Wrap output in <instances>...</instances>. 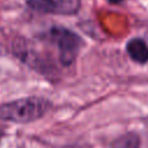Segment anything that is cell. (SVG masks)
<instances>
[{
  "label": "cell",
  "instance_id": "6",
  "mask_svg": "<svg viewBox=\"0 0 148 148\" xmlns=\"http://www.w3.org/2000/svg\"><path fill=\"white\" fill-rule=\"evenodd\" d=\"M64 148H87V147L82 146V145H69V146H66Z\"/></svg>",
  "mask_w": 148,
  "mask_h": 148
},
{
  "label": "cell",
  "instance_id": "4",
  "mask_svg": "<svg viewBox=\"0 0 148 148\" xmlns=\"http://www.w3.org/2000/svg\"><path fill=\"white\" fill-rule=\"evenodd\" d=\"M126 52L128 57L138 64H145L148 61V46L141 38H132L128 40L126 44Z\"/></svg>",
  "mask_w": 148,
  "mask_h": 148
},
{
  "label": "cell",
  "instance_id": "8",
  "mask_svg": "<svg viewBox=\"0 0 148 148\" xmlns=\"http://www.w3.org/2000/svg\"><path fill=\"white\" fill-rule=\"evenodd\" d=\"M3 133H5V130H3V127L0 125V141H1V139H2V136H3Z\"/></svg>",
  "mask_w": 148,
  "mask_h": 148
},
{
  "label": "cell",
  "instance_id": "1",
  "mask_svg": "<svg viewBox=\"0 0 148 148\" xmlns=\"http://www.w3.org/2000/svg\"><path fill=\"white\" fill-rule=\"evenodd\" d=\"M52 108V103L39 96L17 98L0 105V121L28 124L43 118Z\"/></svg>",
  "mask_w": 148,
  "mask_h": 148
},
{
  "label": "cell",
  "instance_id": "3",
  "mask_svg": "<svg viewBox=\"0 0 148 148\" xmlns=\"http://www.w3.org/2000/svg\"><path fill=\"white\" fill-rule=\"evenodd\" d=\"M35 12L52 15H75L81 8V0H25Z\"/></svg>",
  "mask_w": 148,
  "mask_h": 148
},
{
  "label": "cell",
  "instance_id": "2",
  "mask_svg": "<svg viewBox=\"0 0 148 148\" xmlns=\"http://www.w3.org/2000/svg\"><path fill=\"white\" fill-rule=\"evenodd\" d=\"M46 36L49 40L56 45L60 64L66 67L71 66L75 61L83 45L82 38L77 34L64 27H52L47 31Z\"/></svg>",
  "mask_w": 148,
  "mask_h": 148
},
{
  "label": "cell",
  "instance_id": "7",
  "mask_svg": "<svg viewBox=\"0 0 148 148\" xmlns=\"http://www.w3.org/2000/svg\"><path fill=\"white\" fill-rule=\"evenodd\" d=\"M110 3H112V5H118V3H120V2H123L124 0H108Z\"/></svg>",
  "mask_w": 148,
  "mask_h": 148
},
{
  "label": "cell",
  "instance_id": "5",
  "mask_svg": "<svg viewBox=\"0 0 148 148\" xmlns=\"http://www.w3.org/2000/svg\"><path fill=\"white\" fill-rule=\"evenodd\" d=\"M110 148H140V138L135 133H126L111 142Z\"/></svg>",
  "mask_w": 148,
  "mask_h": 148
}]
</instances>
